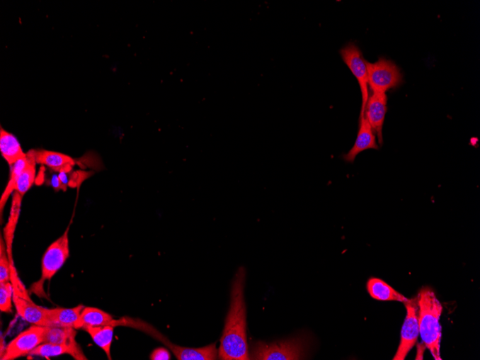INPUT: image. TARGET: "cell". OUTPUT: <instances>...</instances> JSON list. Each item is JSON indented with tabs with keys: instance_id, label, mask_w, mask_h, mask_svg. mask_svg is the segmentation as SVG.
I'll use <instances>...</instances> for the list:
<instances>
[{
	"instance_id": "1",
	"label": "cell",
	"mask_w": 480,
	"mask_h": 360,
	"mask_svg": "<svg viewBox=\"0 0 480 360\" xmlns=\"http://www.w3.org/2000/svg\"><path fill=\"white\" fill-rule=\"evenodd\" d=\"M246 272L239 269L232 283L230 308L221 337L218 358L223 360L251 359L247 340V310L244 298Z\"/></svg>"
},
{
	"instance_id": "2",
	"label": "cell",
	"mask_w": 480,
	"mask_h": 360,
	"mask_svg": "<svg viewBox=\"0 0 480 360\" xmlns=\"http://www.w3.org/2000/svg\"><path fill=\"white\" fill-rule=\"evenodd\" d=\"M417 300L421 340L435 359H442L440 347L442 333L440 318L443 306L433 289L428 286L420 290Z\"/></svg>"
},
{
	"instance_id": "3",
	"label": "cell",
	"mask_w": 480,
	"mask_h": 360,
	"mask_svg": "<svg viewBox=\"0 0 480 360\" xmlns=\"http://www.w3.org/2000/svg\"><path fill=\"white\" fill-rule=\"evenodd\" d=\"M308 349L309 341L304 335L273 343L257 342L253 344L250 358L258 360L304 359Z\"/></svg>"
},
{
	"instance_id": "4",
	"label": "cell",
	"mask_w": 480,
	"mask_h": 360,
	"mask_svg": "<svg viewBox=\"0 0 480 360\" xmlns=\"http://www.w3.org/2000/svg\"><path fill=\"white\" fill-rule=\"evenodd\" d=\"M70 225L64 233L45 250L41 263V278L30 288V292L38 296H45L44 283L50 281L64 265L70 254L69 232Z\"/></svg>"
},
{
	"instance_id": "5",
	"label": "cell",
	"mask_w": 480,
	"mask_h": 360,
	"mask_svg": "<svg viewBox=\"0 0 480 360\" xmlns=\"http://www.w3.org/2000/svg\"><path fill=\"white\" fill-rule=\"evenodd\" d=\"M11 282L13 288V303L18 314L28 323L40 327H52L50 308L35 304L20 280L15 264H11Z\"/></svg>"
},
{
	"instance_id": "6",
	"label": "cell",
	"mask_w": 480,
	"mask_h": 360,
	"mask_svg": "<svg viewBox=\"0 0 480 360\" xmlns=\"http://www.w3.org/2000/svg\"><path fill=\"white\" fill-rule=\"evenodd\" d=\"M368 86L372 92H384L401 85L403 77L399 68L392 61L379 58L375 63L366 61Z\"/></svg>"
},
{
	"instance_id": "7",
	"label": "cell",
	"mask_w": 480,
	"mask_h": 360,
	"mask_svg": "<svg viewBox=\"0 0 480 360\" xmlns=\"http://www.w3.org/2000/svg\"><path fill=\"white\" fill-rule=\"evenodd\" d=\"M406 317L401 332V342L394 360H404L416 345L420 336L417 296L404 303Z\"/></svg>"
},
{
	"instance_id": "8",
	"label": "cell",
	"mask_w": 480,
	"mask_h": 360,
	"mask_svg": "<svg viewBox=\"0 0 480 360\" xmlns=\"http://www.w3.org/2000/svg\"><path fill=\"white\" fill-rule=\"evenodd\" d=\"M343 62L358 79L362 96L360 116H365V111L369 99L367 69L366 60L361 50L354 43H350L340 51Z\"/></svg>"
},
{
	"instance_id": "9",
	"label": "cell",
	"mask_w": 480,
	"mask_h": 360,
	"mask_svg": "<svg viewBox=\"0 0 480 360\" xmlns=\"http://www.w3.org/2000/svg\"><path fill=\"white\" fill-rule=\"evenodd\" d=\"M45 327L33 325L21 332L7 346L2 360H13L29 356L32 351L43 343Z\"/></svg>"
},
{
	"instance_id": "10",
	"label": "cell",
	"mask_w": 480,
	"mask_h": 360,
	"mask_svg": "<svg viewBox=\"0 0 480 360\" xmlns=\"http://www.w3.org/2000/svg\"><path fill=\"white\" fill-rule=\"evenodd\" d=\"M387 103L386 93L372 92L369 96L364 114L378 138L379 146L383 143L382 128L388 111Z\"/></svg>"
},
{
	"instance_id": "11",
	"label": "cell",
	"mask_w": 480,
	"mask_h": 360,
	"mask_svg": "<svg viewBox=\"0 0 480 360\" xmlns=\"http://www.w3.org/2000/svg\"><path fill=\"white\" fill-rule=\"evenodd\" d=\"M378 150L375 134L365 116L360 118V127L357 139L351 150L343 156L345 162L353 164L362 152L367 150Z\"/></svg>"
},
{
	"instance_id": "12",
	"label": "cell",
	"mask_w": 480,
	"mask_h": 360,
	"mask_svg": "<svg viewBox=\"0 0 480 360\" xmlns=\"http://www.w3.org/2000/svg\"><path fill=\"white\" fill-rule=\"evenodd\" d=\"M33 150L37 164L45 166L59 174H69L75 165V161L65 154L42 149Z\"/></svg>"
},
{
	"instance_id": "13",
	"label": "cell",
	"mask_w": 480,
	"mask_h": 360,
	"mask_svg": "<svg viewBox=\"0 0 480 360\" xmlns=\"http://www.w3.org/2000/svg\"><path fill=\"white\" fill-rule=\"evenodd\" d=\"M84 307L79 305L70 308H50L49 316L52 327L81 329V314Z\"/></svg>"
},
{
	"instance_id": "14",
	"label": "cell",
	"mask_w": 480,
	"mask_h": 360,
	"mask_svg": "<svg viewBox=\"0 0 480 360\" xmlns=\"http://www.w3.org/2000/svg\"><path fill=\"white\" fill-rule=\"evenodd\" d=\"M163 341L178 360H215L218 358L216 343L202 348H188L171 344L166 339Z\"/></svg>"
},
{
	"instance_id": "15",
	"label": "cell",
	"mask_w": 480,
	"mask_h": 360,
	"mask_svg": "<svg viewBox=\"0 0 480 360\" xmlns=\"http://www.w3.org/2000/svg\"><path fill=\"white\" fill-rule=\"evenodd\" d=\"M367 290L372 298L380 301L405 303L408 300L387 282L377 278H371L368 280Z\"/></svg>"
},
{
	"instance_id": "16",
	"label": "cell",
	"mask_w": 480,
	"mask_h": 360,
	"mask_svg": "<svg viewBox=\"0 0 480 360\" xmlns=\"http://www.w3.org/2000/svg\"><path fill=\"white\" fill-rule=\"evenodd\" d=\"M65 354L71 355L77 360L87 359L80 346L74 347L54 343H42L32 351L30 355L50 358Z\"/></svg>"
},
{
	"instance_id": "17",
	"label": "cell",
	"mask_w": 480,
	"mask_h": 360,
	"mask_svg": "<svg viewBox=\"0 0 480 360\" xmlns=\"http://www.w3.org/2000/svg\"><path fill=\"white\" fill-rule=\"evenodd\" d=\"M0 151L11 167L26 156L18 139L2 127L0 129Z\"/></svg>"
},
{
	"instance_id": "18",
	"label": "cell",
	"mask_w": 480,
	"mask_h": 360,
	"mask_svg": "<svg viewBox=\"0 0 480 360\" xmlns=\"http://www.w3.org/2000/svg\"><path fill=\"white\" fill-rule=\"evenodd\" d=\"M23 198V197L18 191H15L13 192L12 207L9 220L4 228V240L6 244L7 251L11 264H14L13 256V244L21 214Z\"/></svg>"
},
{
	"instance_id": "19",
	"label": "cell",
	"mask_w": 480,
	"mask_h": 360,
	"mask_svg": "<svg viewBox=\"0 0 480 360\" xmlns=\"http://www.w3.org/2000/svg\"><path fill=\"white\" fill-rule=\"evenodd\" d=\"M121 326V320L117 321L108 313L93 307H84L81 314V327Z\"/></svg>"
},
{
	"instance_id": "20",
	"label": "cell",
	"mask_w": 480,
	"mask_h": 360,
	"mask_svg": "<svg viewBox=\"0 0 480 360\" xmlns=\"http://www.w3.org/2000/svg\"><path fill=\"white\" fill-rule=\"evenodd\" d=\"M76 331L74 328L45 327L43 343H54L79 346L76 341Z\"/></svg>"
},
{
	"instance_id": "21",
	"label": "cell",
	"mask_w": 480,
	"mask_h": 360,
	"mask_svg": "<svg viewBox=\"0 0 480 360\" xmlns=\"http://www.w3.org/2000/svg\"><path fill=\"white\" fill-rule=\"evenodd\" d=\"M114 327H84L85 330L91 337L96 344L99 346L107 354L109 359H112L111 347L114 335Z\"/></svg>"
},
{
	"instance_id": "22",
	"label": "cell",
	"mask_w": 480,
	"mask_h": 360,
	"mask_svg": "<svg viewBox=\"0 0 480 360\" xmlns=\"http://www.w3.org/2000/svg\"><path fill=\"white\" fill-rule=\"evenodd\" d=\"M28 163V157L26 153L25 157L18 160L13 166L11 167L9 181L2 195L1 200H0V210H1V217H3V213L6 203L11 194L16 191L18 181L23 170L26 167Z\"/></svg>"
},
{
	"instance_id": "23",
	"label": "cell",
	"mask_w": 480,
	"mask_h": 360,
	"mask_svg": "<svg viewBox=\"0 0 480 360\" xmlns=\"http://www.w3.org/2000/svg\"><path fill=\"white\" fill-rule=\"evenodd\" d=\"M28 163L21 175L16 186V191L23 197L33 186L36 176V161L33 150L28 152Z\"/></svg>"
},
{
	"instance_id": "24",
	"label": "cell",
	"mask_w": 480,
	"mask_h": 360,
	"mask_svg": "<svg viewBox=\"0 0 480 360\" xmlns=\"http://www.w3.org/2000/svg\"><path fill=\"white\" fill-rule=\"evenodd\" d=\"M7 247L4 238L0 239V283L11 281V271Z\"/></svg>"
},
{
	"instance_id": "25",
	"label": "cell",
	"mask_w": 480,
	"mask_h": 360,
	"mask_svg": "<svg viewBox=\"0 0 480 360\" xmlns=\"http://www.w3.org/2000/svg\"><path fill=\"white\" fill-rule=\"evenodd\" d=\"M13 288L12 283H0V311L13 313Z\"/></svg>"
},
{
	"instance_id": "26",
	"label": "cell",
	"mask_w": 480,
	"mask_h": 360,
	"mask_svg": "<svg viewBox=\"0 0 480 360\" xmlns=\"http://www.w3.org/2000/svg\"><path fill=\"white\" fill-rule=\"evenodd\" d=\"M171 355L169 351L164 347H159L153 351L150 356L152 360H170Z\"/></svg>"
},
{
	"instance_id": "27",
	"label": "cell",
	"mask_w": 480,
	"mask_h": 360,
	"mask_svg": "<svg viewBox=\"0 0 480 360\" xmlns=\"http://www.w3.org/2000/svg\"><path fill=\"white\" fill-rule=\"evenodd\" d=\"M50 185L57 191H60L63 190L64 187L62 186V184L59 179V175L57 176H54L50 181Z\"/></svg>"
},
{
	"instance_id": "28",
	"label": "cell",
	"mask_w": 480,
	"mask_h": 360,
	"mask_svg": "<svg viewBox=\"0 0 480 360\" xmlns=\"http://www.w3.org/2000/svg\"><path fill=\"white\" fill-rule=\"evenodd\" d=\"M67 175H68V174H67V173H64V172H62V173H59V179H60V181H61L62 184V186H63V187H64V191H66L67 188V186H68V183H69V181H68V176H67Z\"/></svg>"
}]
</instances>
